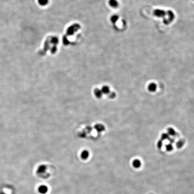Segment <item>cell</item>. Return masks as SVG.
I'll use <instances>...</instances> for the list:
<instances>
[{"label":"cell","instance_id":"cell-8","mask_svg":"<svg viewBox=\"0 0 194 194\" xmlns=\"http://www.w3.org/2000/svg\"><path fill=\"white\" fill-rule=\"evenodd\" d=\"M81 157L83 160H86L89 156V153L87 151H83L81 153Z\"/></svg>","mask_w":194,"mask_h":194},{"label":"cell","instance_id":"cell-9","mask_svg":"<svg viewBox=\"0 0 194 194\" xmlns=\"http://www.w3.org/2000/svg\"><path fill=\"white\" fill-rule=\"evenodd\" d=\"M95 94L97 97L100 98L102 97V93L101 90H100L99 89H96L95 90Z\"/></svg>","mask_w":194,"mask_h":194},{"label":"cell","instance_id":"cell-7","mask_svg":"<svg viewBox=\"0 0 194 194\" xmlns=\"http://www.w3.org/2000/svg\"><path fill=\"white\" fill-rule=\"evenodd\" d=\"M133 166L135 168H139L141 166V162L138 159L134 160L133 161Z\"/></svg>","mask_w":194,"mask_h":194},{"label":"cell","instance_id":"cell-2","mask_svg":"<svg viewBox=\"0 0 194 194\" xmlns=\"http://www.w3.org/2000/svg\"><path fill=\"white\" fill-rule=\"evenodd\" d=\"M154 15L159 18H163L166 15V12L164 10L156 9L154 11Z\"/></svg>","mask_w":194,"mask_h":194},{"label":"cell","instance_id":"cell-14","mask_svg":"<svg viewBox=\"0 0 194 194\" xmlns=\"http://www.w3.org/2000/svg\"><path fill=\"white\" fill-rule=\"evenodd\" d=\"M167 149L168 151H171L172 150V147L171 146H170L169 145L167 147Z\"/></svg>","mask_w":194,"mask_h":194},{"label":"cell","instance_id":"cell-1","mask_svg":"<svg viewBox=\"0 0 194 194\" xmlns=\"http://www.w3.org/2000/svg\"><path fill=\"white\" fill-rule=\"evenodd\" d=\"M166 15H167L168 16V18H164L163 22L165 24H168L174 20L175 16L174 12L170 10L167 11V12H166Z\"/></svg>","mask_w":194,"mask_h":194},{"label":"cell","instance_id":"cell-12","mask_svg":"<svg viewBox=\"0 0 194 194\" xmlns=\"http://www.w3.org/2000/svg\"><path fill=\"white\" fill-rule=\"evenodd\" d=\"M119 17L117 15H113L111 18V21L113 23H115L118 20Z\"/></svg>","mask_w":194,"mask_h":194},{"label":"cell","instance_id":"cell-5","mask_svg":"<svg viewBox=\"0 0 194 194\" xmlns=\"http://www.w3.org/2000/svg\"><path fill=\"white\" fill-rule=\"evenodd\" d=\"M108 3L109 5L113 8H117L119 6V3L117 0H109Z\"/></svg>","mask_w":194,"mask_h":194},{"label":"cell","instance_id":"cell-10","mask_svg":"<svg viewBox=\"0 0 194 194\" xmlns=\"http://www.w3.org/2000/svg\"><path fill=\"white\" fill-rule=\"evenodd\" d=\"M48 0H38V2L40 5L46 6L48 4Z\"/></svg>","mask_w":194,"mask_h":194},{"label":"cell","instance_id":"cell-6","mask_svg":"<svg viewBox=\"0 0 194 194\" xmlns=\"http://www.w3.org/2000/svg\"><path fill=\"white\" fill-rule=\"evenodd\" d=\"M157 88L156 84L154 83H151L149 84L148 87V89L149 91L150 92H155Z\"/></svg>","mask_w":194,"mask_h":194},{"label":"cell","instance_id":"cell-13","mask_svg":"<svg viewBox=\"0 0 194 194\" xmlns=\"http://www.w3.org/2000/svg\"><path fill=\"white\" fill-rule=\"evenodd\" d=\"M95 128L97 130L99 131H102V130H104V126L103 125H96Z\"/></svg>","mask_w":194,"mask_h":194},{"label":"cell","instance_id":"cell-11","mask_svg":"<svg viewBox=\"0 0 194 194\" xmlns=\"http://www.w3.org/2000/svg\"><path fill=\"white\" fill-rule=\"evenodd\" d=\"M101 91L102 93H104L105 94H108V93L110 92V89L107 86H104L102 87Z\"/></svg>","mask_w":194,"mask_h":194},{"label":"cell","instance_id":"cell-3","mask_svg":"<svg viewBox=\"0 0 194 194\" xmlns=\"http://www.w3.org/2000/svg\"><path fill=\"white\" fill-rule=\"evenodd\" d=\"M48 191V187L45 185H41L40 186H39L38 188V192L41 194H46Z\"/></svg>","mask_w":194,"mask_h":194},{"label":"cell","instance_id":"cell-4","mask_svg":"<svg viewBox=\"0 0 194 194\" xmlns=\"http://www.w3.org/2000/svg\"><path fill=\"white\" fill-rule=\"evenodd\" d=\"M47 167L45 165H41L39 166L37 169V173L38 174H43L46 171Z\"/></svg>","mask_w":194,"mask_h":194}]
</instances>
